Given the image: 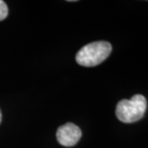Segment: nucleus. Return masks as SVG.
Here are the masks:
<instances>
[{
    "label": "nucleus",
    "mask_w": 148,
    "mask_h": 148,
    "mask_svg": "<svg viewBox=\"0 0 148 148\" xmlns=\"http://www.w3.org/2000/svg\"><path fill=\"white\" fill-rule=\"evenodd\" d=\"M147 107V99L143 95H134L130 100H122L117 104L115 114L119 120L131 123L140 120Z\"/></svg>",
    "instance_id": "f257e3e1"
},
{
    "label": "nucleus",
    "mask_w": 148,
    "mask_h": 148,
    "mask_svg": "<svg viewBox=\"0 0 148 148\" xmlns=\"http://www.w3.org/2000/svg\"><path fill=\"white\" fill-rule=\"evenodd\" d=\"M112 46L107 41H95L85 45L76 54L77 63L84 67H94L109 57Z\"/></svg>",
    "instance_id": "f03ea898"
},
{
    "label": "nucleus",
    "mask_w": 148,
    "mask_h": 148,
    "mask_svg": "<svg viewBox=\"0 0 148 148\" xmlns=\"http://www.w3.org/2000/svg\"><path fill=\"white\" fill-rule=\"evenodd\" d=\"M82 137V131L73 123H67L58 127L56 138L59 144L64 147H73L78 143Z\"/></svg>",
    "instance_id": "7ed1b4c3"
},
{
    "label": "nucleus",
    "mask_w": 148,
    "mask_h": 148,
    "mask_svg": "<svg viewBox=\"0 0 148 148\" xmlns=\"http://www.w3.org/2000/svg\"><path fill=\"white\" fill-rule=\"evenodd\" d=\"M8 14V8L4 1L0 0V21L4 20Z\"/></svg>",
    "instance_id": "20e7f679"
},
{
    "label": "nucleus",
    "mask_w": 148,
    "mask_h": 148,
    "mask_svg": "<svg viewBox=\"0 0 148 148\" xmlns=\"http://www.w3.org/2000/svg\"><path fill=\"white\" fill-rule=\"evenodd\" d=\"M1 121H2V112L0 110V123H1Z\"/></svg>",
    "instance_id": "39448f33"
}]
</instances>
